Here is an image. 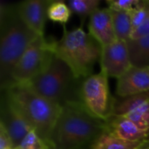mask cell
<instances>
[{
    "label": "cell",
    "mask_w": 149,
    "mask_h": 149,
    "mask_svg": "<svg viewBox=\"0 0 149 149\" xmlns=\"http://www.w3.org/2000/svg\"><path fill=\"white\" fill-rule=\"evenodd\" d=\"M107 130L105 121L92 114L82 103L61 107L49 145L56 149H91Z\"/></svg>",
    "instance_id": "1"
},
{
    "label": "cell",
    "mask_w": 149,
    "mask_h": 149,
    "mask_svg": "<svg viewBox=\"0 0 149 149\" xmlns=\"http://www.w3.org/2000/svg\"><path fill=\"white\" fill-rule=\"evenodd\" d=\"M39 35L20 17L17 6L1 3L0 6V86L11 84V73L31 43Z\"/></svg>",
    "instance_id": "2"
},
{
    "label": "cell",
    "mask_w": 149,
    "mask_h": 149,
    "mask_svg": "<svg viewBox=\"0 0 149 149\" xmlns=\"http://www.w3.org/2000/svg\"><path fill=\"white\" fill-rule=\"evenodd\" d=\"M2 90L31 128L49 144L61 107L39 95L28 83H12Z\"/></svg>",
    "instance_id": "3"
},
{
    "label": "cell",
    "mask_w": 149,
    "mask_h": 149,
    "mask_svg": "<svg viewBox=\"0 0 149 149\" xmlns=\"http://www.w3.org/2000/svg\"><path fill=\"white\" fill-rule=\"evenodd\" d=\"M51 44L53 54L65 63L79 79L91 76L96 62L100 59V45L81 27L67 31L64 25L62 37Z\"/></svg>",
    "instance_id": "4"
},
{
    "label": "cell",
    "mask_w": 149,
    "mask_h": 149,
    "mask_svg": "<svg viewBox=\"0 0 149 149\" xmlns=\"http://www.w3.org/2000/svg\"><path fill=\"white\" fill-rule=\"evenodd\" d=\"M83 80L76 79L68 65L53 54L44 70L28 84L47 100L63 107L72 102L81 103Z\"/></svg>",
    "instance_id": "5"
},
{
    "label": "cell",
    "mask_w": 149,
    "mask_h": 149,
    "mask_svg": "<svg viewBox=\"0 0 149 149\" xmlns=\"http://www.w3.org/2000/svg\"><path fill=\"white\" fill-rule=\"evenodd\" d=\"M81 103L95 117L107 121L113 113V98L108 85V76L102 71L86 78L81 86Z\"/></svg>",
    "instance_id": "6"
},
{
    "label": "cell",
    "mask_w": 149,
    "mask_h": 149,
    "mask_svg": "<svg viewBox=\"0 0 149 149\" xmlns=\"http://www.w3.org/2000/svg\"><path fill=\"white\" fill-rule=\"evenodd\" d=\"M52 55L51 42L47 41L44 35L38 36L14 67L11 73V84L31 81L44 70Z\"/></svg>",
    "instance_id": "7"
},
{
    "label": "cell",
    "mask_w": 149,
    "mask_h": 149,
    "mask_svg": "<svg viewBox=\"0 0 149 149\" xmlns=\"http://www.w3.org/2000/svg\"><path fill=\"white\" fill-rule=\"evenodd\" d=\"M112 114L123 116L149 133V92L113 98Z\"/></svg>",
    "instance_id": "8"
},
{
    "label": "cell",
    "mask_w": 149,
    "mask_h": 149,
    "mask_svg": "<svg viewBox=\"0 0 149 149\" xmlns=\"http://www.w3.org/2000/svg\"><path fill=\"white\" fill-rule=\"evenodd\" d=\"M100 68L108 78L120 79L133 67L127 43L116 40L113 44L101 47Z\"/></svg>",
    "instance_id": "9"
},
{
    "label": "cell",
    "mask_w": 149,
    "mask_h": 149,
    "mask_svg": "<svg viewBox=\"0 0 149 149\" xmlns=\"http://www.w3.org/2000/svg\"><path fill=\"white\" fill-rule=\"evenodd\" d=\"M0 125L6 130L14 148H17L25 135L32 130L3 90H1Z\"/></svg>",
    "instance_id": "10"
},
{
    "label": "cell",
    "mask_w": 149,
    "mask_h": 149,
    "mask_svg": "<svg viewBox=\"0 0 149 149\" xmlns=\"http://www.w3.org/2000/svg\"><path fill=\"white\" fill-rule=\"evenodd\" d=\"M51 0H26L16 4L23 21L38 35H44Z\"/></svg>",
    "instance_id": "11"
},
{
    "label": "cell",
    "mask_w": 149,
    "mask_h": 149,
    "mask_svg": "<svg viewBox=\"0 0 149 149\" xmlns=\"http://www.w3.org/2000/svg\"><path fill=\"white\" fill-rule=\"evenodd\" d=\"M149 92V66H133L117 79L116 94L127 97Z\"/></svg>",
    "instance_id": "12"
},
{
    "label": "cell",
    "mask_w": 149,
    "mask_h": 149,
    "mask_svg": "<svg viewBox=\"0 0 149 149\" xmlns=\"http://www.w3.org/2000/svg\"><path fill=\"white\" fill-rule=\"evenodd\" d=\"M88 31L101 47L113 44L118 40L109 8L99 9L91 15L88 23Z\"/></svg>",
    "instance_id": "13"
},
{
    "label": "cell",
    "mask_w": 149,
    "mask_h": 149,
    "mask_svg": "<svg viewBox=\"0 0 149 149\" xmlns=\"http://www.w3.org/2000/svg\"><path fill=\"white\" fill-rule=\"evenodd\" d=\"M107 131L118 138L129 142H142L149 138V133L135 123L123 117L112 114L106 121Z\"/></svg>",
    "instance_id": "14"
},
{
    "label": "cell",
    "mask_w": 149,
    "mask_h": 149,
    "mask_svg": "<svg viewBox=\"0 0 149 149\" xmlns=\"http://www.w3.org/2000/svg\"><path fill=\"white\" fill-rule=\"evenodd\" d=\"M127 45L133 66H149V35L127 40Z\"/></svg>",
    "instance_id": "15"
},
{
    "label": "cell",
    "mask_w": 149,
    "mask_h": 149,
    "mask_svg": "<svg viewBox=\"0 0 149 149\" xmlns=\"http://www.w3.org/2000/svg\"><path fill=\"white\" fill-rule=\"evenodd\" d=\"M110 10L117 39L127 42L131 38L134 31L130 13L127 11Z\"/></svg>",
    "instance_id": "16"
},
{
    "label": "cell",
    "mask_w": 149,
    "mask_h": 149,
    "mask_svg": "<svg viewBox=\"0 0 149 149\" xmlns=\"http://www.w3.org/2000/svg\"><path fill=\"white\" fill-rule=\"evenodd\" d=\"M141 143L123 141L107 130L91 149H136Z\"/></svg>",
    "instance_id": "17"
},
{
    "label": "cell",
    "mask_w": 149,
    "mask_h": 149,
    "mask_svg": "<svg viewBox=\"0 0 149 149\" xmlns=\"http://www.w3.org/2000/svg\"><path fill=\"white\" fill-rule=\"evenodd\" d=\"M67 5L72 12L77 14L82 20V23L87 17H91L97 10L100 3V0H68Z\"/></svg>",
    "instance_id": "18"
},
{
    "label": "cell",
    "mask_w": 149,
    "mask_h": 149,
    "mask_svg": "<svg viewBox=\"0 0 149 149\" xmlns=\"http://www.w3.org/2000/svg\"><path fill=\"white\" fill-rule=\"evenodd\" d=\"M71 14L69 6L63 1H52L47 10L48 19L63 25L69 20Z\"/></svg>",
    "instance_id": "19"
},
{
    "label": "cell",
    "mask_w": 149,
    "mask_h": 149,
    "mask_svg": "<svg viewBox=\"0 0 149 149\" xmlns=\"http://www.w3.org/2000/svg\"><path fill=\"white\" fill-rule=\"evenodd\" d=\"M133 30L140 28L145 24L149 17V2L148 0H141L140 4L134 7L130 12Z\"/></svg>",
    "instance_id": "20"
},
{
    "label": "cell",
    "mask_w": 149,
    "mask_h": 149,
    "mask_svg": "<svg viewBox=\"0 0 149 149\" xmlns=\"http://www.w3.org/2000/svg\"><path fill=\"white\" fill-rule=\"evenodd\" d=\"M17 148L20 149H49L50 145L35 131L31 130L25 135Z\"/></svg>",
    "instance_id": "21"
},
{
    "label": "cell",
    "mask_w": 149,
    "mask_h": 149,
    "mask_svg": "<svg viewBox=\"0 0 149 149\" xmlns=\"http://www.w3.org/2000/svg\"><path fill=\"white\" fill-rule=\"evenodd\" d=\"M141 2V0H107V4L112 10L130 12Z\"/></svg>",
    "instance_id": "22"
},
{
    "label": "cell",
    "mask_w": 149,
    "mask_h": 149,
    "mask_svg": "<svg viewBox=\"0 0 149 149\" xmlns=\"http://www.w3.org/2000/svg\"><path fill=\"white\" fill-rule=\"evenodd\" d=\"M12 141L6 130L0 125V149L13 148Z\"/></svg>",
    "instance_id": "23"
},
{
    "label": "cell",
    "mask_w": 149,
    "mask_h": 149,
    "mask_svg": "<svg viewBox=\"0 0 149 149\" xmlns=\"http://www.w3.org/2000/svg\"><path fill=\"white\" fill-rule=\"evenodd\" d=\"M147 35H149V17L143 25H141L140 28H138V29H136L135 31H133L131 38H133V39L134 38H139L141 37H144V36H147Z\"/></svg>",
    "instance_id": "24"
},
{
    "label": "cell",
    "mask_w": 149,
    "mask_h": 149,
    "mask_svg": "<svg viewBox=\"0 0 149 149\" xmlns=\"http://www.w3.org/2000/svg\"><path fill=\"white\" fill-rule=\"evenodd\" d=\"M136 149H149V138L143 141Z\"/></svg>",
    "instance_id": "25"
},
{
    "label": "cell",
    "mask_w": 149,
    "mask_h": 149,
    "mask_svg": "<svg viewBox=\"0 0 149 149\" xmlns=\"http://www.w3.org/2000/svg\"><path fill=\"white\" fill-rule=\"evenodd\" d=\"M49 149H56V148H52V147H51V146H50V148H49Z\"/></svg>",
    "instance_id": "26"
},
{
    "label": "cell",
    "mask_w": 149,
    "mask_h": 149,
    "mask_svg": "<svg viewBox=\"0 0 149 149\" xmlns=\"http://www.w3.org/2000/svg\"><path fill=\"white\" fill-rule=\"evenodd\" d=\"M11 149H20L19 148H11Z\"/></svg>",
    "instance_id": "27"
},
{
    "label": "cell",
    "mask_w": 149,
    "mask_h": 149,
    "mask_svg": "<svg viewBox=\"0 0 149 149\" xmlns=\"http://www.w3.org/2000/svg\"><path fill=\"white\" fill-rule=\"evenodd\" d=\"M148 1H149V0H148Z\"/></svg>",
    "instance_id": "28"
}]
</instances>
